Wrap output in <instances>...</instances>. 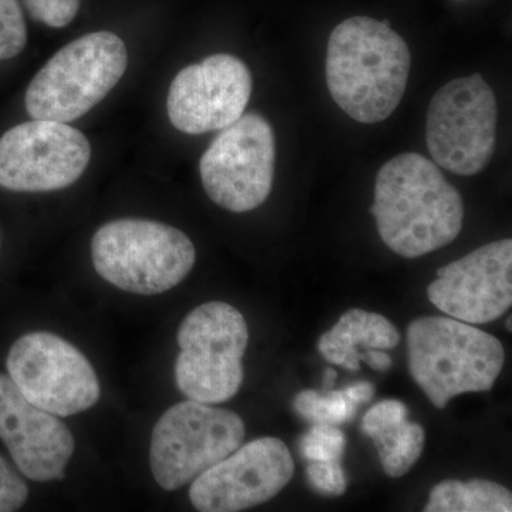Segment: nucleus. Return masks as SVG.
<instances>
[{
    "label": "nucleus",
    "instance_id": "3",
    "mask_svg": "<svg viewBox=\"0 0 512 512\" xmlns=\"http://www.w3.org/2000/svg\"><path fill=\"white\" fill-rule=\"evenodd\" d=\"M414 382L437 409L464 393L493 389L505 362L503 343L471 323L426 316L407 329Z\"/></svg>",
    "mask_w": 512,
    "mask_h": 512
},
{
    "label": "nucleus",
    "instance_id": "17",
    "mask_svg": "<svg viewBox=\"0 0 512 512\" xmlns=\"http://www.w3.org/2000/svg\"><path fill=\"white\" fill-rule=\"evenodd\" d=\"M400 339L399 330L383 315L350 309L329 332L320 336L318 349L332 365L356 372L360 369L362 349H394Z\"/></svg>",
    "mask_w": 512,
    "mask_h": 512
},
{
    "label": "nucleus",
    "instance_id": "19",
    "mask_svg": "<svg viewBox=\"0 0 512 512\" xmlns=\"http://www.w3.org/2000/svg\"><path fill=\"white\" fill-rule=\"evenodd\" d=\"M373 397L375 386L369 382L350 384L345 389H332L325 394L303 390L293 400V409L312 424L340 426L355 419L357 407L369 403Z\"/></svg>",
    "mask_w": 512,
    "mask_h": 512
},
{
    "label": "nucleus",
    "instance_id": "27",
    "mask_svg": "<svg viewBox=\"0 0 512 512\" xmlns=\"http://www.w3.org/2000/svg\"><path fill=\"white\" fill-rule=\"evenodd\" d=\"M511 323H512L511 316H508V320H507V329H508V332H511V330H512Z\"/></svg>",
    "mask_w": 512,
    "mask_h": 512
},
{
    "label": "nucleus",
    "instance_id": "25",
    "mask_svg": "<svg viewBox=\"0 0 512 512\" xmlns=\"http://www.w3.org/2000/svg\"><path fill=\"white\" fill-rule=\"evenodd\" d=\"M359 360L365 362L376 372H386L392 367V357L380 349L365 350V352L360 353Z\"/></svg>",
    "mask_w": 512,
    "mask_h": 512
},
{
    "label": "nucleus",
    "instance_id": "11",
    "mask_svg": "<svg viewBox=\"0 0 512 512\" xmlns=\"http://www.w3.org/2000/svg\"><path fill=\"white\" fill-rule=\"evenodd\" d=\"M92 158L89 140L67 123L26 121L0 137V187L49 192L70 187Z\"/></svg>",
    "mask_w": 512,
    "mask_h": 512
},
{
    "label": "nucleus",
    "instance_id": "22",
    "mask_svg": "<svg viewBox=\"0 0 512 512\" xmlns=\"http://www.w3.org/2000/svg\"><path fill=\"white\" fill-rule=\"evenodd\" d=\"M30 16L50 28H66L80 9V0H23Z\"/></svg>",
    "mask_w": 512,
    "mask_h": 512
},
{
    "label": "nucleus",
    "instance_id": "23",
    "mask_svg": "<svg viewBox=\"0 0 512 512\" xmlns=\"http://www.w3.org/2000/svg\"><path fill=\"white\" fill-rule=\"evenodd\" d=\"M306 477L316 493L328 497H339L348 488V480L340 461H312L306 468Z\"/></svg>",
    "mask_w": 512,
    "mask_h": 512
},
{
    "label": "nucleus",
    "instance_id": "4",
    "mask_svg": "<svg viewBox=\"0 0 512 512\" xmlns=\"http://www.w3.org/2000/svg\"><path fill=\"white\" fill-rule=\"evenodd\" d=\"M92 259L104 281L121 291L150 296L181 284L194 268L197 252L180 229L124 218L97 229Z\"/></svg>",
    "mask_w": 512,
    "mask_h": 512
},
{
    "label": "nucleus",
    "instance_id": "9",
    "mask_svg": "<svg viewBox=\"0 0 512 512\" xmlns=\"http://www.w3.org/2000/svg\"><path fill=\"white\" fill-rule=\"evenodd\" d=\"M275 163L274 128L261 114H242L202 154V185L218 207L238 214L252 211L271 194Z\"/></svg>",
    "mask_w": 512,
    "mask_h": 512
},
{
    "label": "nucleus",
    "instance_id": "18",
    "mask_svg": "<svg viewBox=\"0 0 512 512\" xmlns=\"http://www.w3.org/2000/svg\"><path fill=\"white\" fill-rule=\"evenodd\" d=\"M427 512H511V491L488 480H446L431 490Z\"/></svg>",
    "mask_w": 512,
    "mask_h": 512
},
{
    "label": "nucleus",
    "instance_id": "16",
    "mask_svg": "<svg viewBox=\"0 0 512 512\" xmlns=\"http://www.w3.org/2000/svg\"><path fill=\"white\" fill-rule=\"evenodd\" d=\"M406 404L399 400H383L370 407L362 420V430L379 453L384 473L403 477L419 461L426 433L420 424L407 420Z\"/></svg>",
    "mask_w": 512,
    "mask_h": 512
},
{
    "label": "nucleus",
    "instance_id": "24",
    "mask_svg": "<svg viewBox=\"0 0 512 512\" xmlns=\"http://www.w3.org/2000/svg\"><path fill=\"white\" fill-rule=\"evenodd\" d=\"M29 497L28 484L8 461L0 456V512L18 511Z\"/></svg>",
    "mask_w": 512,
    "mask_h": 512
},
{
    "label": "nucleus",
    "instance_id": "26",
    "mask_svg": "<svg viewBox=\"0 0 512 512\" xmlns=\"http://www.w3.org/2000/svg\"><path fill=\"white\" fill-rule=\"evenodd\" d=\"M336 377H338L336 370H325V375H323V389H325V392H329V390L333 389V386H335Z\"/></svg>",
    "mask_w": 512,
    "mask_h": 512
},
{
    "label": "nucleus",
    "instance_id": "7",
    "mask_svg": "<svg viewBox=\"0 0 512 512\" xmlns=\"http://www.w3.org/2000/svg\"><path fill=\"white\" fill-rule=\"evenodd\" d=\"M244 437V420L231 410L194 400L174 404L151 433L154 480L165 491L178 490L234 453Z\"/></svg>",
    "mask_w": 512,
    "mask_h": 512
},
{
    "label": "nucleus",
    "instance_id": "21",
    "mask_svg": "<svg viewBox=\"0 0 512 512\" xmlns=\"http://www.w3.org/2000/svg\"><path fill=\"white\" fill-rule=\"evenodd\" d=\"M28 43V28L18 0H0V60L13 59Z\"/></svg>",
    "mask_w": 512,
    "mask_h": 512
},
{
    "label": "nucleus",
    "instance_id": "8",
    "mask_svg": "<svg viewBox=\"0 0 512 512\" xmlns=\"http://www.w3.org/2000/svg\"><path fill=\"white\" fill-rule=\"evenodd\" d=\"M497 99L481 74L451 80L427 109L426 143L434 163L457 175L481 173L497 146Z\"/></svg>",
    "mask_w": 512,
    "mask_h": 512
},
{
    "label": "nucleus",
    "instance_id": "14",
    "mask_svg": "<svg viewBox=\"0 0 512 512\" xmlns=\"http://www.w3.org/2000/svg\"><path fill=\"white\" fill-rule=\"evenodd\" d=\"M430 302L450 318L483 325L512 305V241L490 242L437 271Z\"/></svg>",
    "mask_w": 512,
    "mask_h": 512
},
{
    "label": "nucleus",
    "instance_id": "13",
    "mask_svg": "<svg viewBox=\"0 0 512 512\" xmlns=\"http://www.w3.org/2000/svg\"><path fill=\"white\" fill-rule=\"evenodd\" d=\"M252 76L238 57L220 53L190 64L174 77L167 97L171 124L185 134L222 130L247 109Z\"/></svg>",
    "mask_w": 512,
    "mask_h": 512
},
{
    "label": "nucleus",
    "instance_id": "2",
    "mask_svg": "<svg viewBox=\"0 0 512 512\" xmlns=\"http://www.w3.org/2000/svg\"><path fill=\"white\" fill-rule=\"evenodd\" d=\"M412 55L389 20L353 16L330 33L326 82L336 104L363 124L389 119L409 82Z\"/></svg>",
    "mask_w": 512,
    "mask_h": 512
},
{
    "label": "nucleus",
    "instance_id": "1",
    "mask_svg": "<svg viewBox=\"0 0 512 512\" xmlns=\"http://www.w3.org/2000/svg\"><path fill=\"white\" fill-rule=\"evenodd\" d=\"M387 248L419 258L451 244L463 228L464 204L439 170L417 153H404L380 168L370 208Z\"/></svg>",
    "mask_w": 512,
    "mask_h": 512
},
{
    "label": "nucleus",
    "instance_id": "5",
    "mask_svg": "<svg viewBox=\"0 0 512 512\" xmlns=\"http://www.w3.org/2000/svg\"><path fill=\"white\" fill-rule=\"evenodd\" d=\"M127 63V47L114 33L79 37L33 77L26 110L33 119L72 123L106 99L126 73Z\"/></svg>",
    "mask_w": 512,
    "mask_h": 512
},
{
    "label": "nucleus",
    "instance_id": "6",
    "mask_svg": "<svg viewBox=\"0 0 512 512\" xmlns=\"http://www.w3.org/2000/svg\"><path fill=\"white\" fill-rule=\"evenodd\" d=\"M247 320L234 306L207 302L185 316L177 332L180 355L174 375L188 400L205 404L228 402L244 382Z\"/></svg>",
    "mask_w": 512,
    "mask_h": 512
},
{
    "label": "nucleus",
    "instance_id": "15",
    "mask_svg": "<svg viewBox=\"0 0 512 512\" xmlns=\"http://www.w3.org/2000/svg\"><path fill=\"white\" fill-rule=\"evenodd\" d=\"M0 439L20 473L37 483L62 480L74 453L69 427L30 403L6 375H0Z\"/></svg>",
    "mask_w": 512,
    "mask_h": 512
},
{
    "label": "nucleus",
    "instance_id": "10",
    "mask_svg": "<svg viewBox=\"0 0 512 512\" xmlns=\"http://www.w3.org/2000/svg\"><path fill=\"white\" fill-rule=\"evenodd\" d=\"M6 367L20 393L55 416L86 412L99 402L101 387L92 363L55 333L23 335L10 348Z\"/></svg>",
    "mask_w": 512,
    "mask_h": 512
},
{
    "label": "nucleus",
    "instance_id": "20",
    "mask_svg": "<svg viewBox=\"0 0 512 512\" xmlns=\"http://www.w3.org/2000/svg\"><path fill=\"white\" fill-rule=\"evenodd\" d=\"M346 450V437L338 426L313 424L299 441V451L306 461H340Z\"/></svg>",
    "mask_w": 512,
    "mask_h": 512
},
{
    "label": "nucleus",
    "instance_id": "12",
    "mask_svg": "<svg viewBox=\"0 0 512 512\" xmlns=\"http://www.w3.org/2000/svg\"><path fill=\"white\" fill-rule=\"evenodd\" d=\"M295 463L284 441L261 437L239 446L192 481L190 501L201 512H238L268 503L292 480Z\"/></svg>",
    "mask_w": 512,
    "mask_h": 512
}]
</instances>
